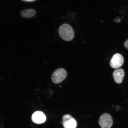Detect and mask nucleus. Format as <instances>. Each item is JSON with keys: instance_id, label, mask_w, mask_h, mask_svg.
Here are the masks:
<instances>
[{"instance_id": "f257e3e1", "label": "nucleus", "mask_w": 128, "mask_h": 128, "mask_svg": "<svg viewBox=\"0 0 128 128\" xmlns=\"http://www.w3.org/2000/svg\"><path fill=\"white\" fill-rule=\"evenodd\" d=\"M58 32L60 37L64 40L69 41L74 37V31L68 24H64L61 25L59 28Z\"/></svg>"}, {"instance_id": "6e6552de", "label": "nucleus", "mask_w": 128, "mask_h": 128, "mask_svg": "<svg viewBox=\"0 0 128 128\" xmlns=\"http://www.w3.org/2000/svg\"><path fill=\"white\" fill-rule=\"evenodd\" d=\"M36 13V11L34 9H29L22 11L20 15L22 17L26 18H30L34 16Z\"/></svg>"}, {"instance_id": "f03ea898", "label": "nucleus", "mask_w": 128, "mask_h": 128, "mask_svg": "<svg viewBox=\"0 0 128 128\" xmlns=\"http://www.w3.org/2000/svg\"><path fill=\"white\" fill-rule=\"evenodd\" d=\"M67 72L63 68H59L56 70L53 73L52 80L54 84H58L65 80L67 76Z\"/></svg>"}, {"instance_id": "20e7f679", "label": "nucleus", "mask_w": 128, "mask_h": 128, "mask_svg": "<svg viewBox=\"0 0 128 128\" xmlns=\"http://www.w3.org/2000/svg\"><path fill=\"white\" fill-rule=\"evenodd\" d=\"M124 59L121 54L119 53L115 54L112 57L110 62V65L112 68H118L124 64Z\"/></svg>"}, {"instance_id": "7ed1b4c3", "label": "nucleus", "mask_w": 128, "mask_h": 128, "mask_svg": "<svg viewBox=\"0 0 128 128\" xmlns=\"http://www.w3.org/2000/svg\"><path fill=\"white\" fill-rule=\"evenodd\" d=\"M98 122L102 128H110L112 125L113 120L111 115L108 113H105L100 116Z\"/></svg>"}, {"instance_id": "1a4fd4ad", "label": "nucleus", "mask_w": 128, "mask_h": 128, "mask_svg": "<svg viewBox=\"0 0 128 128\" xmlns=\"http://www.w3.org/2000/svg\"><path fill=\"white\" fill-rule=\"evenodd\" d=\"M124 46L126 48L128 49V39L126 40L124 43Z\"/></svg>"}, {"instance_id": "0eeeda50", "label": "nucleus", "mask_w": 128, "mask_h": 128, "mask_svg": "<svg viewBox=\"0 0 128 128\" xmlns=\"http://www.w3.org/2000/svg\"><path fill=\"white\" fill-rule=\"evenodd\" d=\"M124 76V72L122 68L118 69L114 72L113 76L115 82L117 84L122 82Z\"/></svg>"}, {"instance_id": "423d86ee", "label": "nucleus", "mask_w": 128, "mask_h": 128, "mask_svg": "<svg viewBox=\"0 0 128 128\" xmlns=\"http://www.w3.org/2000/svg\"><path fill=\"white\" fill-rule=\"evenodd\" d=\"M46 116L43 112L40 111L35 112L32 116V121L36 124H40L45 122Z\"/></svg>"}, {"instance_id": "39448f33", "label": "nucleus", "mask_w": 128, "mask_h": 128, "mask_svg": "<svg viewBox=\"0 0 128 128\" xmlns=\"http://www.w3.org/2000/svg\"><path fill=\"white\" fill-rule=\"evenodd\" d=\"M62 124L64 128H76L77 126L76 120L71 115L66 114L62 118Z\"/></svg>"}, {"instance_id": "9d476101", "label": "nucleus", "mask_w": 128, "mask_h": 128, "mask_svg": "<svg viewBox=\"0 0 128 128\" xmlns=\"http://www.w3.org/2000/svg\"><path fill=\"white\" fill-rule=\"evenodd\" d=\"M22 1L26 2H31L34 1L36 0H22Z\"/></svg>"}]
</instances>
